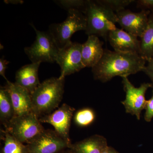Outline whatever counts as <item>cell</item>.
<instances>
[{"label": "cell", "instance_id": "1", "mask_svg": "<svg viewBox=\"0 0 153 153\" xmlns=\"http://www.w3.org/2000/svg\"><path fill=\"white\" fill-rule=\"evenodd\" d=\"M146 61L139 54L105 49L101 60L92 68L94 78L105 82L116 76L128 77L143 71Z\"/></svg>", "mask_w": 153, "mask_h": 153}, {"label": "cell", "instance_id": "2", "mask_svg": "<svg viewBox=\"0 0 153 153\" xmlns=\"http://www.w3.org/2000/svg\"><path fill=\"white\" fill-rule=\"evenodd\" d=\"M65 78L52 77L40 83L31 94L33 112L39 118L51 113L63 98Z\"/></svg>", "mask_w": 153, "mask_h": 153}, {"label": "cell", "instance_id": "3", "mask_svg": "<svg viewBox=\"0 0 153 153\" xmlns=\"http://www.w3.org/2000/svg\"><path fill=\"white\" fill-rule=\"evenodd\" d=\"M86 19L85 33L106 39L110 32L117 29L116 14L98 1L88 0L84 13Z\"/></svg>", "mask_w": 153, "mask_h": 153}, {"label": "cell", "instance_id": "4", "mask_svg": "<svg viewBox=\"0 0 153 153\" xmlns=\"http://www.w3.org/2000/svg\"><path fill=\"white\" fill-rule=\"evenodd\" d=\"M31 25L36 32V40L30 47H25V54L32 63H55L59 49L51 33L37 30L33 24Z\"/></svg>", "mask_w": 153, "mask_h": 153}, {"label": "cell", "instance_id": "5", "mask_svg": "<svg viewBox=\"0 0 153 153\" xmlns=\"http://www.w3.org/2000/svg\"><path fill=\"white\" fill-rule=\"evenodd\" d=\"M86 19L80 11L70 10L66 20L60 23L52 24L49 31L59 49L71 43V36L77 31L86 30Z\"/></svg>", "mask_w": 153, "mask_h": 153}, {"label": "cell", "instance_id": "6", "mask_svg": "<svg viewBox=\"0 0 153 153\" xmlns=\"http://www.w3.org/2000/svg\"><path fill=\"white\" fill-rule=\"evenodd\" d=\"M5 130L22 143H29L45 129L33 112L13 118L4 126Z\"/></svg>", "mask_w": 153, "mask_h": 153}, {"label": "cell", "instance_id": "7", "mask_svg": "<svg viewBox=\"0 0 153 153\" xmlns=\"http://www.w3.org/2000/svg\"><path fill=\"white\" fill-rule=\"evenodd\" d=\"M71 144L55 130L45 129L26 146L27 153H59L69 149Z\"/></svg>", "mask_w": 153, "mask_h": 153}, {"label": "cell", "instance_id": "8", "mask_svg": "<svg viewBox=\"0 0 153 153\" xmlns=\"http://www.w3.org/2000/svg\"><path fill=\"white\" fill-rule=\"evenodd\" d=\"M124 90L125 91L126 99L121 102L125 108L126 113L135 115L140 120L141 111L146 106V92L150 88L153 87L151 83H143L137 88L129 81L128 77H123Z\"/></svg>", "mask_w": 153, "mask_h": 153}, {"label": "cell", "instance_id": "9", "mask_svg": "<svg viewBox=\"0 0 153 153\" xmlns=\"http://www.w3.org/2000/svg\"><path fill=\"white\" fill-rule=\"evenodd\" d=\"M81 49L82 44L72 41L59 49L56 62L60 68V78H65L85 68L82 62Z\"/></svg>", "mask_w": 153, "mask_h": 153}, {"label": "cell", "instance_id": "10", "mask_svg": "<svg viewBox=\"0 0 153 153\" xmlns=\"http://www.w3.org/2000/svg\"><path fill=\"white\" fill-rule=\"evenodd\" d=\"M151 11L143 10L134 13L123 10L116 13L117 23L126 32L140 38L147 27L149 17Z\"/></svg>", "mask_w": 153, "mask_h": 153}, {"label": "cell", "instance_id": "11", "mask_svg": "<svg viewBox=\"0 0 153 153\" xmlns=\"http://www.w3.org/2000/svg\"><path fill=\"white\" fill-rule=\"evenodd\" d=\"M75 108L68 105L63 104L53 112L39 118L41 123L50 124L55 130L64 139L71 141L69 131L71 120Z\"/></svg>", "mask_w": 153, "mask_h": 153}, {"label": "cell", "instance_id": "12", "mask_svg": "<svg viewBox=\"0 0 153 153\" xmlns=\"http://www.w3.org/2000/svg\"><path fill=\"white\" fill-rule=\"evenodd\" d=\"M137 38L117 28L110 32L108 36L110 44L114 51L140 55V41Z\"/></svg>", "mask_w": 153, "mask_h": 153}, {"label": "cell", "instance_id": "13", "mask_svg": "<svg viewBox=\"0 0 153 153\" xmlns=\"http://www.w3.org/2000/svg\"><path fill=\"white\" fill-rule=\"evenodd\" d=\"M10 95L14 108V117L33 112L31 94L15 82L7 80L4 86Z\"/></svg>", "mask_w": 153, "mask_h": 153}, {"label": "cell", "instance_id": "14", "mask_svg": "<svg viewBox=\"0 0 153 153\" xmlns=\"http://www.w3.org/2000/svg\"><path fill=\"white\" fill-rule=\"evenodd\" d=\"M103 44L98 36H88L87 41L82 44L81 49L82 62L85 67L93 68L100 61L104 54Z\"/></svg>", "mask_w": 153, "mask_h": 153}, {"label": "cell", "instance_id": "15", "mask_svg": "<svg viewBox=\"0 0 153 153\" xmlns=\"http://www.w3.org/2000/svg\"><path fill=\"white\" fill-rule=\"evenodd\" d=\"M41 63H32L19 68L16 74L15 83L31 94L41 83L38 78V69Z\"/></svg>", "mask_w": 153, "mask_h": 153}, {"label": "cell", "instance_id": "16", "mask_svg": "<svg viewBox=\"0 0 153 153\" xmlns=\"http://www.w3.org/2000/svg\"><path fill=\"white\" fill-rule=\"evenodd\" d=\"M108 146L105 137L95 134L71 144L69 149L73 153H102Z\"/></svg>", "mask_w": 153, "mask_h": 153}, {"label": "cell", "instance_id": "17", "mask_svg": "<svg viewBox=\"0 0 153 153\" xmlns=\"http://www.w3.org/2000/svg\"><path fill=\"white\" fill-rule=\"evenodd\" d=\"M140 38V55L149 61L153 58V11L149 16L146 29Z\"/></svg>", "mask_w": 153, "mask_h": 153}, {"label": "cell", "instance_id": "18", "mask_svg": "<svg viewBox=\"0 0 153 153\" xmlns=\"http://www.w3.org/2000/svg\"><path fill=\"white\" fill-rule=\"evenodd\" d=\"M15 112L10 95L5 88L0 89V120L4 126L14 117Z\"/></svg>", "mask_w": 153, "mask_h": 153}, {"label": "cell", "instance_id": "19", "mask_svg": "<svg viewBox=\"0 0 153 153\" xmlns=\"http://www.w3.org/2000/svg\"><path fill=\"white\" fill-rule=\"evenodd\" d=\"M4 146L1 153H27L26 145L5 130H2Z\"/></svg>", "mask_w": 153, "mask_h": 153}, {"label": "cell", "instance_id": "20", "mask_svg": "<svg viewBox=\"0 0 153 153\" xmlns=\"http://www.w3.org/2000/svg\"><path fill=\"white\" fill-rule=\"evenodd\" d=\"M96 114L93 109L85 108L77 111L74 116V123L80 127H86L93 123L95 120Z\"/></svg>", "mask_w": 153, "mask_h": 153}, {"label": "cell", "instance_id": "21", "mask_svg": "<svg viewBox=\"0 0 153 153\" xmlns=\"http://www.w3.org/2000/svg\"><path fill=\"white\" fill-rule=\"evenodd\" d=\"M87 1L60 0L56 1V2L59 5L67 10V11L70 10H78L84 14L86 10Z\"/></svg>", "mask_w": 153, "mask_h": 153}, {"label": "cell", "instance_id": "22", "mask_svg": "<svg viewBox=\"0 0 153 153\" xmlns=\"http://www.w3.org/2000/svg\"><path fill=\"white\" fill-rule=\"evenodd\" d=\"M100 4L116 13L125 10L126 7L135 1L134 0H98Z\"/></svg>", "mask_w": 153, "mask_h": 153}, {"label": "cell", "instance_id": "23", "mask_svg": "<svg viewBox=\"0 0 153 153\" xmlns=\"http://www.w3.org/2000/svg\"><path fill=\"white\" fill-rule=\"evenodd\" d=\"M144 119L147 122H150L153 118V89L152 97L146 101Z\"/></svg>", "mask_w": 153, "mask_h": 153}, {"label": "cell", "instance_id": "24", "mask_svg": "<svg viewBox=\"0 0 153 153\" xmlns=\"http://www.w3.org/2000/svg\"><path fill=\"white\" fill-rule=\"evenodd\" d=\"M9 63L10 62L8 60H6L4 56H3L0 59V75L5 79L6 81L8 79H7L5 76L6 70Z\"/></svg>", "mask_w": 153, "mask_h": 153}, {"label": "cell", "instance_id": "25", "mask_svg": "<svg viewBox=\"0 0 153 153\" xmlns=\"http://www.w3.org/2000/svg\"><path fill=\"white\" fill-rule=\"evenodd\" d=\"M148 62L147 65L145 66L143 71L149 76L153 84V58Z\"/></svg>", "mask_w": 153, "mask_h": 153}, {"label": "cell", "instance_id": "26", "mask_svg": "<svg viewBox=\"0 0 153 153\" xmlns=\"http://www.w3.org/2000/svg\"><path fill=\"white\" fill-rule=\"evenodd\" d=\"M137 5L143 8L153 9V0H139L137 1Z\"/></svg>", "mask_w": 153, "mask_h": 153}, {"label": "cell", "instance_id": "27", "mask_svg": "<svg viewBox=\"0 0 153 153\" xmlns=\"http://www.w3.org/2000/svg\"><path fill=\"white\" fill-rule=\"evenodd\" d=\"M102 153H120L112 147L108 146Z\"/></svg>", "mask_w": 153, "mask_h": 153}, {"label": "cell", "instance_id": "28", "mask_svg": "<svg viewBox=\"0 0 153 153\" xmlns=\"http://www.w3.org/2000/svg\"><path fill=\"white\" fill-rule=\"evenodd\" d=\"M5 2L7 3H10V4H22L23 1H5Z\"/></svg>", "mask_w": 153, "mask_h": 153}, {"label": "cell", "instance_id": "29", "mask_svg": "<svg viewBox=\"0 0 153 153\" xmlns=\"http://www.w3.org/2000/svg\"><path fill=\"white\" fill-rule=\"evenodd\" d=\"M59 153H73L71 152V150L69 149H66V150H64L62 152H60Z\"/></svg>", "mask_w": 153, "mask_h": 153}]
</instances>
